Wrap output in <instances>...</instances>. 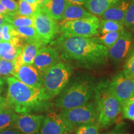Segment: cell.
I'll use <instances>...</instances> for the list:
<instances>
[{
	"label": "cell",
	"mask_w": 134,
	"mask_h": 134,
	"mask_svg": "<svg viewBox=\"0 0 134 134\" xmlns=\"http://www.w3.org/2000/svg\"><path fill=\"white\" fill-rule=\"evenodd\" d=\"M110 92L122 105L130 99L134 93V80L124 76L123 72H119L109 81Z\"/></svg>",
	"instance_id": "9"
},
{
	"label": "cell",
	"mask_w": 134,
	"mask_h": 134,
	"mask_svg": "<svg viewBox=\"0 0 134 134\" xmlns=\"http://www.w3.org/2000/svg\"><path fill=\"white\" fill-rule=\"evenodd\" d=\"M46 45L41 41L26 42L23 46V50L16 59V65L22 64L32 65L34 60L39 50Z\"/></svg>",
	"instance_id": "16"
},
{
	"label": "cell",
	"mask_w": 134,
	"mask_h": 134,
	"mask_svg": "<svg viewBox=\"0 0 134 134\" xmlns=\"http://www.w3.org/2000/svg\"><path fill=\"white\" fill-rule=\"evenodd\" d=\"M16 114L13 109L6 105L0 107V130L14 128Z\"/></svg>",
	"instance_id": "21"
},
{
	"label": "cell",
	"mask_w": 134,
	"mask_h": 134,
	"mask_svg": "<svg viewBox=\"0 0 134 134\" xmlns=\"http://www.w3.org/2000/svg\"><path fill=\"white\" fill-rule=\"evenodd\" d=\"M68 3L66 0H46L39 7L42 11L50 18L59 21Z\"/></svg>",
	"instance_id": "18"
},
{
	"label": "cell",
	"mask_w": 134,
	"mask_h": 134,
	"mask_svg": "<svg viewBox=\"0 0 134 134\" xmlns=\"http://www.w3.org/2000/svg\"><path fill=\"white\" fill-rule=\"evenodd\" d=\"M122 113L124 118L134 121V99L130 98L122 104Z\"/></svg>",
	"instance_id": "31"
},
{
	"label": "cell",
	"mask_w": 134,
	"mask_h": 134,
	"mask_svg": "<svg viewBox=\"0 0 134 134\" xmlns=\"http://www.w3.org/2000/svg\"><path fill=\"white\" fill-rule=\"evenodd\" d=\"M132 0H119L105 10L101 15L102 19L118 21L124 24L125 13Z\"/></svg>",
	"instance_id": "17"
},
{
	"label": "cell",
	"mask_w": 134,
	"mask_h": 134,
	"mask_svg": "<svg viewBox=\"0 0 134 134\" xmlns=\"http://www.w3.org/2000/svg\"><path fill=\"white\" fill-rule=\"evenodd\" d=\"M133 80H134V78H133Z\"/></svg>",
	"instance_id": "45"
},
{
	"label": "cell",
	"mask_w": 134,
	"mask_h": 134,
	"mask_svg": "<svg viewBox=\"0 0 134 134\" xmlns=\"http://www.w3.org/2000/svg\"><path fill=\"white\" fill-rule=\"evenodd\" d=\"M109 84V81L107 80L97 82L93 98L98 108V124L101 128H108L120 122L119 120L122 105L110 92Z\"/></svg>",
	"instance_id": "4"
},
{
	"label": "cell",
	"mask_w": 134,
	"mask_h": 134,
	"mask_svg": "<svg viewBox=\"0 0 134 134\" xmlns=\"http://www.w3.org/2000/svg\"><path fill=\"white\" fill-rule=\"evenodd\" d=\"M118 1L119 0H87L84 5L92 14L100 16L105 10Z\"/></svg>",
	"instance_id": "20"
},
{
	"label": "cell",
	"mask_w": 134,
	"mask_h": 134,
	"mask_svg": "<svg viewBox=\"0 0 134 134\" xmlns=\"http://www.w3.org/2000/svg\"><path fill=\"white\" fill-rule=\"evenodd\" d=\"M5 15L0 14V26H2L3 24L6 23V20H5Z\"/></svg>",
	"instance_id": "39"
},
{
	"label": "cell",
	"mask_w": 134,
	"mask_h": 134,
	"mask_svg": "<svg viewBox=\"0 0 134 134\" xmlns=\"http://www.w3.org/2000/svg\"><path fill=\"white\" fill-rule=\"evenodd\" d=\"M0 134H24L16 128H9L0 130Z\"/></svg>",
	"instance_id": "36"
},
{
	"label": "cell",
	"mask_w": 134,
	"mask_h": 134,
	"mask_svg": "<svg viewBox=\"0 0 134 134\" xmlns=\"http://www.w3.org/2000/svg\"><path fill=\"white\" fill-rule=\"evenodd\" d=\"M15 29L18 32V37H19L23 41H25L26 42L37 41H42L34 26L19 27H15Z\"/></svg>",
	"instance_id": "23"
},
{
	"label": "cell",
	"mask_w": 134,
	"mask_h": 134,
	"mask_svg": "<svg viewBox=\"0 0 134 134\" xmlns=\"http://www.w3.org/2000/svg\"><path fill=\"white\" fill-rule=\"evenodd\" d=\"M23 46V41L18 36L13 37L9 42H0V58L16 60L21 54Z\"/></svg>",
	"instance_id": "15"
},
{
	"label": "cell",
	"mask_w": 134,
	"mask_h": 134,
	"mask_svg": "<svg viewBox=\"0 0 134 134\" xmlns=\"http://www.w3.org/2000/svg\"><path fill=\"white\" fill-rule=\"evenodd\" d=\"M131 98H132V99H134V93L133 94V95H132V97Z\"/></svg>",
	"instance_id": "44"
},
{
	"label": "cell",
	"mask_w": 134,
	"mask_h": 134,
	"mask_svg": "<svg viewBox=\"0 0 134 134\" xmlns=\"http://www.w3.org/2000/svg\"><path fill=\"white\" fill-rule=\"evenodd\" d=\"M133 44V36L130 31H122L121 36L108 50V57L115 63H120L126 59Z\"/></svg>",
	"instance_id": "10"
},
{
	"label": "cell",
	"mask_w": 134,
	"mask_h": 134,
	"mask_svg": "<svg viewBox=\"0 0 134 134\" xmlns=\"http://www.w3.org/2000/svg\"><path fill=\"white\" fill-rule=\"evenodd\" d=\"M5 20L14 27L34 26L33 16H23L18 14L5 15Z\"/></svg>",
	"instance_id": "22"
},
{
	"label": "cell",
	"mask_w": 134,
	"mask_h": 134,
	"mask_svg": "<svg viewBox=\"0 0 134 134\" xmlns=\"http://www.w3.org/2000/svg\"><path fill=\"white\" fill-rule=\"evenodd\" d=\"M0 42H3V37H2V26H0Z\"/></svg>",
	"instance_id": "42"
},
{
	"label": "cell",
	"mask_w": 134,
	"mask_h": 134,
	"mask_svg": "<svg viewBox=\"0 0 134 134\" xmlns=\"http://www.w3.org/2000/svg\"><path fill=\"white\" fill-rule=\"evenodd\" d=\"M52 44L56 47L62 59L86 69L99 68L108 62V48L93 37L61 34Z\"/></svg>",
	"instance_id": "1"
},
{
	"label": "cell",
	"mask_w": 134,
	"mask_h": 134,
	"mask_svg": "<svg viewBox=\"0 0 134 134\" xmlns=\"http://www.w3.org/2000/svg\"><path fill=\"white\" fill-rule=\"evenodd\" d=\"M71 132H70L69 131H67L66 132H65V133L63 134H71Z\"/></svg>",
	"instance_id": "43"
},
{
	"label": "cell",
	"mask_w": 134,
	"mask_h": 134,
	"mask_svg": "<svg viewBox=\"0 0 134 134\" xmlns=\"http://www.w3.org/2000/svg\"><path fill=\"white\" fill-rule=\"evenodd\" d=\"M73 68L68 63L60 62L42 73V88L52 98L65 88L73 74Z\"/></svg>",
	"instance_id": "5"
},
{
	"label": "cell",
	"mask_w": 134,
	"mask_h": 134,
	"mask_svg": "<svg viewBox=\"0 0 134 134\" xmlns=\"http://www.w3.org/2000/svg\"><path fill=\"white\" fill-rule=\"evenodd\" d=\"M100 19L95 15L59 24L60 33L65 36L92 37L99 34Z\"/></svg>",
	"instance_id": "7"
},
{
	"label": "cell",
	"mask_w": 134,
	"mask_h": 134,
	"mask_svg": "<svg viewBox=\"0 0 134 134\" xmlns=\"http://www.w3.org/2000/svg\"><path fill=\"white\" fill-rule=\"evenodd\" d=\"M34 18V27L45 45L52 42L60 33V26L55 20L50 18L41 9Z\"/></svg>",
	"instance_id": "8"
},
{
	"label": "cell",
	"mask_w": 134,
	"mask_h": 134,
	"mask_svg": "<svg viewBox=\"0 0 134 134\" xmlns=\"http://www.w3.org/2000/svg\"><path fill=\"white\" fill-rule=\"evenodd\" d=\"M16 68V60H6L0 58V76L13 75Z\"/></svg>",
	"instance_id": "27"
},
{
	"label": "cell",
	"mask_w": 134,
	"mask_h": 134,
	"mask_svg": "<svg viewBox=\"0 0 134 134\" xmlns=\"http://www.w3.org/2000/svg\"><path fill=\"white\" fill-rule=\"evenodd\" d=\"M124 29V25L120 22L103 19L100 20L99 33L101 34L110 32L122 31Z\"/></svg>",
	"instance_id": "24"
},
{
	"label": "cell",
	"mask_w": 134,
	"mask_h": 134,
	"mask_svg": "<svg viewBox=\"0 0 134 134\" xmlns=\"http://www.w3.org/2000/svg\"><path fill=\"white\" fill-rule=\"evenodd\" d=\"M72 131L59 114L50 112L43 116L38 134H63Z\"/></svg>",
	"instance_id": "12"
},
{
	"label": "cell",
	"mask_w": 134,
	"mask_h": 134,
	"mask_svg": "<svg viewBox=\"0 0 134 134\" xmlns=\"http://www.w3.org/2000/svg\"><path fill=\"white\" fill-rule=\"evenodd\" d=\"M39 6L37 4H33L23 0H18V10L17 14L23 16H34L38 10Z\"/></svg>",
	"instance_id": "25"
},
{
	"label": "cell",
	"mask_w": 134,
	"mask_h": 134,
	"mask_svg": "<svg viewBox=\"0 0 134 134\" xmlns=\"http://www.w3.org/2000/svg\"><path fill=\"white\" fill-rule=\"evenodd\" d=\"M68 3L72 4H76L79 5H84L87 0H66Z\"/></svg>",
	"instance_id": "37"
},
{
	"label": "cell",
	"mask_w": 134,
	"mask_h": 134,
	"mask_svg": "<svg viewBox=\"0 0 134 134\" xmlns=\"http://www.w3.org/2000/svg\"><path fill=\"white\" fill-rule=\"evenodd\" d=\"M0 2L7 10L8 15L17 14L18 3H17L15 0H0Z\"/></svg>",
	"instance_id": "33"
},
{
	"label": "cell",
	"mask_w": 134,
	"mask_h": 134,
	"mask_svg": "<svg viewBox=\"0 0 134 134\" xmlns=\"http://www.w3.org/2000/svg\"><path fill=\"white\" fill-rule=\"evenodd\" d=\"M43 116L33 114H16L14 128L24 134H38Z\"/></svg>",
	"instance_id": "14"
},
{
	"label": "cell",
	"mask_w": 134,
	"mask_h": 134,
	"mask_svg": "<svg viewBox=\"0 0 134 134\" xmlns=\"http://www.w3.org/2000/svg\"><path fill=\"white\" fill-rule=\"evenodd\" d=\"M91 15L93 14L89 12L88 10H86V8L82 6V5L68 3L63 13L62 18L59 21V24H62L68 21L86 18Z\"/></svg>",
	"instance_id": "19"
},
{
	"label": "cell",
	"mask_w": 134,
	"mask_h": 134,
	"mask_svg": "<svg viewBox=\"0 0 134 134\" xmlns=\"http://www.w3.org/2000/svg\"><path fill=\"white\" fill-rule=\"evenodd\" d=\"M124 31V30H123ZM115 31L110 32L102 34L100 36L95 37L96 40L99 43L106 47L108 48L112 47L113 46L117 41L119 37L121 36L122 31Z\"/></svg>",
	"instance_id": "26"
},
{
	"label": "cell",
	"mask_w": 134,
	"mask_h": 134,
	"mask_svg": "<svg viewBox=\"0 0 134 134\" xmlns=\"http://www.w3.org/2000/svg\"><path fill=\"white\" fill-rule=\"evenodd\" d=\"M123 73L127 78H134V48L130 52L125 59L123 68Z\"/></svg>",
	"instance_id": "28"
},
{
	"label": "cell",
	"mask_w": 134,
	"mask_h": 134,
	"mask_svg": "<svg viewBox=\"0 0 134 134\" xmlns=\"http://www.w3.org/2000/svg\"><path fill=\"white\" fill-rule=\"evenodd\" d=\"M16 36H18V34L14 27L7 22L2 25L3 42H9Z\"/></svg>",
	"instance_id": "30"
},
{
	"label": "cell",
	"mask_w": 134,
	"mask_h": 134,
	"mask_svg": "<svg viewBox=\"0 0 134 134\" xmlns=\"http://www.w3.org/2000/svg\"><path fill=\"white\" fill-rule=\"evenodd\" d=\"M46 1V0H36L37 4L39 6H41V5L43 3H44Z\"/></svg>",
	"instance_id": "41"
},
{
	"label": "cell",
	"mask_w": 134,
	"mask_h": 134,
	"mask_svg": "<svg viewBox=\"0 0 134 134\" xmlns=\"http://www.w3.org/2000/svg\"><path fill=\"white\" fill-rule=\"evenodd\" d=\"M8 91L5 105L20 114H34L50 110L53 107L51 97L43 88L32 87L15 77L6 79Z\"/></svg>",
	"instance_id": "2"
},
{
	"label": "cell",
	"mask_w": 134,
	"mask_h": 134,
	"mask_svg": "<svg viewBox=\"0 0 134 134\" xmlns=\"http://www.w3.org/2000/svg\"><path fill=\"white\" fill-rule=\"evenodd\" d=\"M127 125L124 122H119L117 125L110 131L106 132L102 134H126Z\"/></svg>",
	"instance_id": "34"
},
{
	"label": "cell",
	"mask_w": 134,
	"mask_h": 134,
	"mask_svg": "<svg viewBox=\"0 0 134 134\" xmlns=\"http://www.w3.org/2000/svg\"><path fill=\"white\" fill-rule=\"evenodd\" d=\"M59 114L72 131L81 125L98 124V108L94 99L81 106L61 110Z\"/></svg>",
	"instance_id": "6"
},
{
	"label": "cell",
	"mask_w": 134,
	"mask_h": 134,
	"mask_svg": "<svg viewBox=\"0 0 134 134\" xmlns=\"http://www.w3.org/2000/svg\"><path fill=\"white\" fill-rule=\"evenodd\" d=\"M124 25L127 29L134 30V0H132L125 13Z\"/></svg>",
	"instance_id": "29"
},
{
	"label": "cell",
	"mask_w": 134,
	"mask_h": 134,
	"mask_svg": "<svg viewBox=\"0 0 134 134\" xmlns=\"http://www.w3.org/2000/svg\"><path fill=\"white\" fill-rule=\"evenodd\" d=\"M23 1H26V2L31 3V4H37V1L36 0H23ZM38 5V4H37Z\"/></svg>",
	"instance_id": "40"
},
{
	"label": "cell",
	"mask_w": 134,
	"mask_h": 134,
	"mask_svg": "<svg viewBox=\"0 0 134 134\" xmlns=\"http://www.w3.org/2000/svg\"><path fill=\"white\" fill-rule=\"evenodd\" d=\"M0 14H4V15H8V12L7 10L6 9L3 5L1 4V2H0Z\"/></svg>",
	"instance_id": "38"
},
{
	"label": "cell",
	"mask_w": 134,
	"mask_h": 134,
	"mask_svg": "<svg viewBox=\"0 0 134 134\" xmlns=\"http://www.w3.org/2000/svg\"><path fill=\"white\" fill-rule=\"evenodd\" d=\"M4 86V79L0 77V107L5 105V98L2 96Z\"/></svg>",
	"instance_id": "35"
},
{
	"label": "cell",
	"mask_w": 134,
	"mask_h": 134,
	"mask_svg": "<svg viewBox=\"0 0 134 134\" xmlns=\"http://www.w3.org/2000/svg\"><path fill=\"white\" fill-rule=\"evenodd\" d=\"M13 76L28 86L42 88V73L33 65H16Z\"/></svg>",
	"instance_id": "11"
},
{
	"label": "cell",
	"mask_w": 134,
	"mask_h": 134,
	"mask_svg": "<svg viewBox=\"0 0 134 134\" xmlns=\"http://www.w3.org/2000/svg\"><path fill=\"white\" fill-rule=\"evenodd\" d=\"M99 128L98 124L81 125L76 129V134H99Z\"/></svg>",
	"instance_id": "32"
},
{
	"label": "cell",
	"mask_w": 134,
	"mask_h": 134,
	"mask_svg": "<svg viewBox=\"0 0 134 134\" xmlns=\"http://www.w3.org/2000/svg\"><path fill=\"white\" fill-rule=\"evenodd\" d=\"M97 81L86 73H80L70 78L65 88L56 96L55 105L60 110L81 106L94 96Z\"/></svg>",
	"instance_id": "3"
},
{
	"label": "cell",
	"mask_w": 134,
	"mask_h": 134,
	"mask_svg": "<svg viewBox=\"0 0 134 134\" xmlns=\"http://www.w3.org/2000/svg\"><path fill=\"white\" fill-rule=\"evenodd\" d=\"M61 56L56 48L50 46H43L36 55L32 65L42 73L61 62Z\"/></svg>",
	"instance_id": "13"
}]
</instances>
